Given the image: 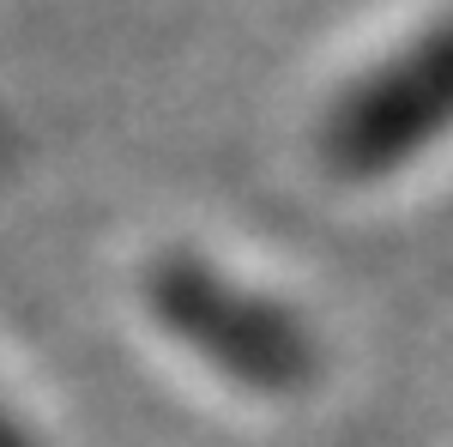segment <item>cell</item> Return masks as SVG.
I'll use <instances>...</instances> for the list:
<instances>
[{
	"label": "cell",
	"mask_w": 453,
	"mask_h": 447,
	"mask_svg": "<svg viewBox=\"0 0 453 447\" xmlns=\"http://www.w3.org/2000/svg\"><path fill=\"white\" fill-rule=\"evenodd\" d=\"M453 91V31L418 36L411 49H399L381 73H369L333 121V151L345 170H393L399 151H411L418 139H435L448 121L435 115V97Z\"/></svg>",
	"instance_id": "6da1fadb"
}]
</instances>
